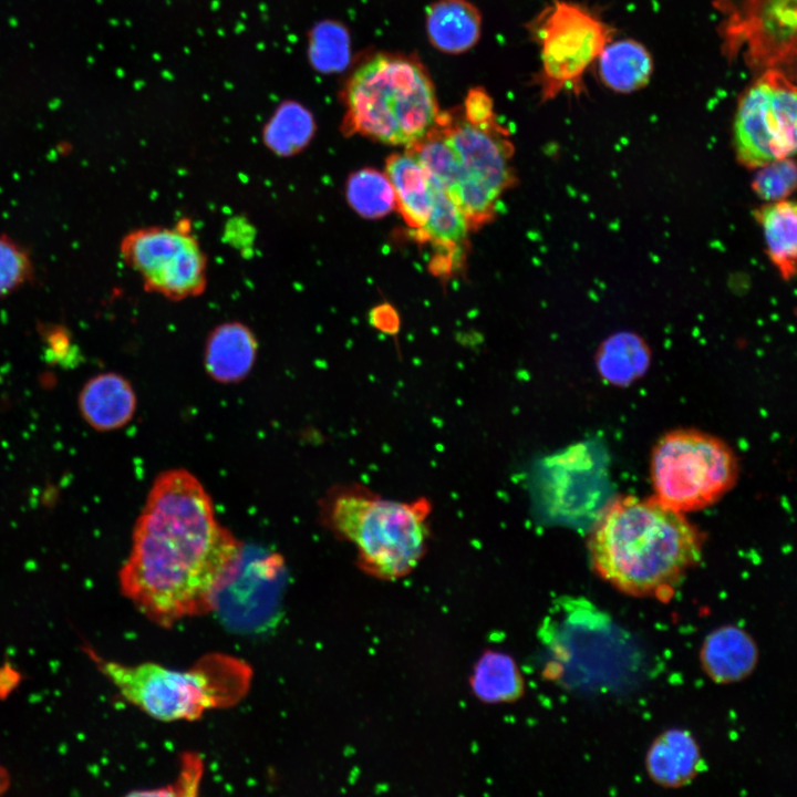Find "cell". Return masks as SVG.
Wrapping results in <instances>:
<instances>
[{"instance_id": "12", "label": "cell", "mask_w": 797, "mask_h": 797, "mask_svg": "<svg viewBox=\"0 0 797 797\" xmlns=\"http://www.w3.org/2000/svg\"><path fill=\"white\" fill-rule=\"evenodd\" d=\"M436 127L443 133L465 172L497 197L511 185V144L496 118L472 122L464 115L441 113Z\"/></svg>"}, {"instance_id": "15", "label": "cell", "mask_w": 797, "mask_h": 797, "mask_svg": "<svg viewBox=\"0 0 797 797\" xmlns=\"http://www.w3.org/2000/svg\"><path fill=\"white\" fill-rule=\"evenodd\" d=\"M137 405L128 380L114 372L100 373L81 390L79 407L85 422L96 431L108 432L125 426Z\"/></svg>"}, {"instance_id": "9", "label": "cell", "mask_w": 797, "mask_h": 797, "mask_svg": "<svg viewBox=\"0 0 797 797\" xmlns=\"http://www.w3.org/2000/svg\"><path fill=\"white\" fill-rule=\"evenodd\" d=\"M727 63L739 59L755 75L780 69L796 76L797 0H713Z\"/></svg>"}, {"instance_id": "11", "label": "cell", "mask_w": 797, "mask_h": 797, "mask_svg": "<svg viewBox=\"0 0 797 797\" xmlns=\"http://www.w3.org/2000/svg\"><path fill=\"white\" fill-rule=\"evenodd\" d=\"M120 253L148 292L180 301L206 290L207 256L189 221L134 229L123 237Z\"/></svg>"}, {"instance_id": "24", "label": "cell", "mask_w": 797, "mask_h": 797, "mask_svg": "<svg viewBox=\"0 0 797 797\" xmlns=\"http://www.w3.org/2000/svg\"><path fill=\"white\" fill-rule=\"evenodd\" d=\"M349 206L361 217L377 219L391 213L396 198L390 179L374 168L353 172L345 183Z\"/></svg>"}, {"instance_id": "4", "label": "cell", "mask_w": 797, "mask_h": 797, "mask_svg": "<svg viewBox=\"0 0 797 797\" xmlns=\"http://www.w3.org/2000/svg\"><path fill=\"white\" fill-rule=\"evenodd\" d=\"M322 513L328 528L355 547L360 567L379 578L405 576L426 551L432 504L425 497L395 500L350 484L328 495Z\"/></svg>"}, {"instance_id": "27", "label": "cell", "mask_w": 797, "mask_h": 797, "mask_svg": "<svg viewBox=\"0 0 797 797\" xmlns=\"http://www.w3.org/2000/svg\"><path fill=\"white\" fill-rule=\"evenodd\" d=\"M796 179V163L791 157H786L758 167L752 189L766 203L782 200L793 194Z\"/></svg>"}, {"instance_id": "8", "label": "cell", "mask_w": 797, "mask_h": 797, "mask_svg": "<svg viewBox=\"0 0 797 797\" xmlns=\"http://www.w3.org/2000/svg\"><path fill=\"white\" fill-rule=\"evenodd\" d=\"M528 489L542 524L578 526L597 519L608 490L602 453L581 442L545 455L529 469Z\"/></svg>"}, {"instance_id": "23", "label": "cell", "mask_w": 797, "mask_h": 797, "mask_svg": "<svg viewBox=\"0 0 797 797\" xmlns=\"http://www.w3.org/2000/svg\"><path fill=\"white\" fill-rule=\"evenodd\" d=\"M476 696L488 703L509 702L522 693V679L511 656L487 652L476 664L470 679Z\"/></svg>"}, {"instance_id": "29", "label": "cell", "mask_w": 797, "mask_h": 797, "mask_svg": "<svg viewBox=\"0 0 797 797\" xmlns=\"http://www.w3.org/2000/svg\"><path fill=\"white\" fill-rule=\"evenodd\" d=\"M45 342L48 344V353L53 362H72V344L71 338L66 330L61 327H52L44 330Z\"/></svg>"}, {"instance_id": "5", "label": "cell", "mask_w": 797, "mask_h": 797, "mask_svg": "<svg viewBox=\"0 0 797 797\" xmlns=\"http://www.w3.org/2000/svg\"><path fill=\"white\" fill-rule=\"evenodd\" d=\"M87 654L127 702L162 722L196 721L210 710L232 706L247 694L252 677L246 662L220 653L187 670L104 660L90 649Z\"/></svg>"}, {"instance_id": "1", "label": "cell", "mask_w": 797, "mask_h": 797, "mask_svg": "<svg viewBox=\"0 0 797 797\" xmlns=\"http://www.w3.org/2000/svg\"><path fill=\"white\" fill-rule=\"evenodd\" d=\"M242 552L199 479L184 468L168 469L155 478L135 522L120 588L148 620L169 627L215 609Z\"/></svg>"}, {"instance_id": "10", "label": "cell", "mask_w": 797, "mask_h": 797, "mask_svg": "<svg viewBox=\"0 0 797 797\" xmlns=\"http://www.w3.org/2000/svg\"><path fill=\"white\" fill-rule=\"evenodd\" d=\"M795 77L780 69L763 71L739 96L733 144L736 159L744 167L755 169L794 155Z\"/></svg>"}, {"instance_id": "7", "label": "cell", "mask_w": 797, "mask_h": 797, "mask_svg": "<svg viewBox=\"0 0 797 797\" xmlns=\"http://www.w3.org/2000/svg\"><path fill=\"white\" fill-rule=\"evenodd\" d=\"M527 28L539 46L535 84L542 101L562 92L580 94L586 72L614 34V29L593 11L566 0L548 3Z\"/></svg>"}, {"instance_id": "28", "label": "cell", "mask_w": 797, "mask_h": 797, "mask_svg": "<svg viewBox=\"0 0 797 797\" xmlns=\"http://www.w3.org/2000/svg\"><path fill=\"white\" fill-rule=\"evenodd\" d=\"M318 61L327 70H340L349 61V37L345 29L335 23H327L318 31Z\"/></svg>"}, {"instance_id": "16", "label": "cell", "mask_w": 797, "mask_h": 797, "mask_svg": "<svg viewBox=\"0 0 797 797\" xmlns=\"http://www.w3.org/2000/svg\"><path fill=\"white\" fill-rule=\"evenodd\" d=\"M645 768L656 785L679 788L695 779L705 769V763L697 742L689 731L670 728L649 747Z\"/></svg>"}, {"instance_id": "2", "label": "cell", "mask_w": 797, "mask_h": 797, "mask_svg": "<svg viewBox=\"0 0 797 797\" xmlns=\"http://www.w3.org/2000/svg\"><path fill=\"white\" fill-rule=\"evenodd\" d=\"M702 538L677 510L654 498L613 500L589 539L592 566L619 591L648 597L675 586L702 556Z\"/></svg>"}, {"instance_id": "22", "label": "cell", "mask_w": 797, "mask_h": 797, "mask_svg": "<svg viewBox=\"0 0 797 797\" xmlns=\"http://www.w3.org/2000/svg\"><path fill=\"white\" fill-rule=\"evenodd\" d=\"M650 361L646 343L630 332L617 333L608 338L600 346L597 364L600 373L618 384L639 377Z\"/></svg>"}, {"instance_id": "19", "label": "cell", "mask_w": 797, "mask_h": 797, "mask_svg": "<svg viewBox=\"0 0 797 797\" xmlns=\"http://www.w3.org/2000/svg\"><path fill=\"white\" fill-rule=\"evenodd\" d=\"M763 230L767 256L785 281L796 273L797 209L789 199L768 201L753 211Z\"/></svg>"}, {"instance_id": "18", "label": "cell", "mask_w": 797, "mask_h": 797, "mask_svg": "<svg viewBox=\"0 0 797 797\" xmlns=\"http://www.w3.org/2000/svg\"><path fill=\"white\" fill-rule=\"evenodd\" d=\"M385 174L392 184L396 205L405 221L421 229L427 221L433 206L431 175L410 152L390 156Z\"/></svg>"}, {"instance_id": "21", "label": "cell", "mask_w": 797, "mask_h": 797, "mask_svg": "<svg viewBox=\"0 0 797 797\" xmlns=\"http://www.w3.org/2000/svg\"><path fill=\"white\" fill-rule=\"evenodd\" d=\"M433 206L425 225L420 229L425 238L438 248L449 252L452 259L459 258L469 230V224L457 203L431 176Z\"/></svg>"}, {"instance_id": "20", "label": "cell", "mask_w": 797, "mask_h": 797, "mask_svg": "<svg viewBox=\"0 0 797 797\" xmlns=\"http://www.w3.org/2000/svg\"><path fill=\"white\" fill-rule=\"evenodd\" d=\"M597 61L601 82L617 93H632L644 87L653 72L650 52L632 39L610 41Z\"/></svg>"}, {"instance_id": "26", "label": "cell", "mask_w": 797, "mask_h": 797, "mask_svg": "<svg viewBox=\"0 0 797 797\" xmlns=\"http://www.w3.org/2000/svg\"><path fill=\"white\" fill-rule=\"evenodd\" d=\"M33 273L29 251L9 236L0 235V298L23 287Z\"/></svg>"}, {"instance_id": "13", "label": "cell", "mask_w": 797, "mask_h": 797, "mask_svg": "<svg viewBox=\"0 0 797 797\" xmlns=\"http://www.w3.org/2000/svg\"><path fill=\"white\" fill-rule=\"evenodd\" d=\"M258 353L252 330L242 322L227 321L216 325L207 335L204 366L214 381L234 384L251 372Z\"/></svg>"}, {"instance_id": "25", "label": "cell", "mask_w": 797, "mask_h": 797, "mask_svg": "<svg viewBox=\"0 0 797 797\" xmlns=\"http://www.w3.org/2000/svg\"><path fill=\"white\" fill-rule=\"evenodd\" d=\"M314 134V122L303 108L294 105L281 107L263 131L266 146L281 157L303 151Z\"/></svg>"}, {"instance_id": "6", "label": "cell", "mask_w": 797, "mask_h": 797, "mask_svg": "<svg viewBox=\"0 0 797 797\" xmlns=\"http://www.w3.org/2000/svg\"><path fill=\"white\" fill-rule=\"evenodd\" d=\"M738 462L720 438L695 429L664 435L651 458L655 498L680 513L713 505L735 484Z\"/></svg>"}, {"instance_id": "3", "label": "cell", "mask_w": 797, "mask_h": 797, "mask_svg": "<svg viewBox=\"0 0 797 797\" xmlns=\"http://www.w3.org/2000/svg\"><path fill=\"white\" fill-rule=\"evenodd\" d=\"M343 131L410 146L437 124L433 81L415 56L379 53L364 61L344 87Z\"/></svg>"}, {"instance_id": "17", "label": "cell", "mask_w": 797, "mask_h": 797, "mask_svg": "<svg viewBox=\"0 0 797 797\" xmlns=\"http://www.w3.org/2000/svg\"><path fill=\"white\" fill-rule=\"evenodd\" d=\"M429 43L439 52L460 54L474 48L482 34V14L468 0H437L426 10Z\"/></svg>"}, {"instance_id": "30", "label": "cell", "mask_w": 797, "mask_h": 797, "mask_svg": "<svg viewBox=\"0 0 797 797\" xmlns=\"http://www.w3.org/2000/svg\"><path fill=\"white\" fill-rule=\"evenodd\" d=\"M10 787V776L8 770L0 764V795L4 794Z\"/></svg>"}, {"instance_id": "14", "label": "cell", "mask_w": 797, "mask_h": 797, "mask_svg": "<svg viewBox=\"0 0 797 797\" xmlns=\"http://www.w3.org/2000/svg\"><path fill=\"white\" fill-rule=\"evenodd\" d=\"M700 662L713 682L736 683L754 672L758 662V648L744 629L723 625L713 630L703 641Z\"/></svg>"}]
</instances>
